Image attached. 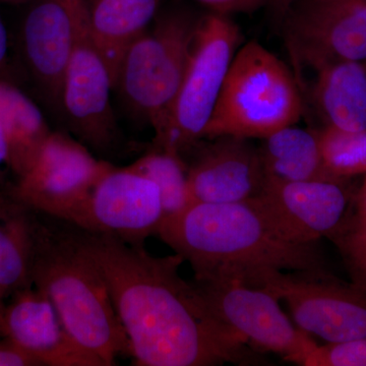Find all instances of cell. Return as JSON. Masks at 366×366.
<instances>
[{
	"mask_svg": "<svg viewBox=\"0 0 366 366\" xmlns=\"http://www.w3.org/2000/svg\"><path fill=\"white\" fill-rule=\"evenodd\" d=\"M255 208L287 239L317 243L333 237L345 223L349 194L343 182L331 180H264Z\"/></svg>",
	"mask_w": 366,
	"mask_h": 366,
	"instance_id": "4fadbf2b",
	"label": "cell"
},
{
	"mask_svg": "<svg viewBox=\"0 0 366 366\" xmlns=\"http://www.w3.org/2000/svg\"><path fill=\"white\" fill-rule=\"evenodd\" d=\"M302 366H366V338L317 345L305 356Z\"/></svg>",
	"mask_w": 366,
	"mask_h": 366,
	"instance_id": "d4e9b609",
	"label": "cell"
},
{
	"mask_svg": "<svg viewBox=\"0 0 366 366\" xmlns=\"http://www.w3.org/2000/svg\"><path fill=\"white\" fill-rule=\"evenodd\" d=\"M199 20L177 9L161 16L127 49L114 89L125 105L162 139L189 62Z\"/></svg>",
	"mask_w": 366,
	"mask_h": 366,
	"instance_id": "5b68a950",
	"label": "cell"
},
{
	"mask_svg": "<svg viewBox=\"0 0 366 366\" xmlns=\"http://www.w3.org/2000/svg\"><path fill=\"white\" fill-rule=\"evenodd\" d=\"M242 34L230 16L211 13L199 21L182 85L157 150L182 156L202 139Z\"/></svg>",
	"mask_w": 366,
	"mask_h": 366,
	"instance_id": "8992f818",
	"label": "cell"
},
{
	"mask_svg": "<svg viewBox=\"0 0 366 366\" xmlns=\"http://www.w3.org/2000/svg\"><path fill=\"white\" fill-rule=\"evenodd\" d=\"M264 289L288 305L295 324L327 343L366 338V288L334 281L330 274L247 269L223 277Z\"/></svg>",
	"mask_w": 366,
	"mask_h": 366,
	"instance_id": "52a82bcc",
	"label": "cell"
},
{
	"mask_svg": "<svg viewBox=\"0 0 366 366\" xmlns=\"http://www.w3.org/2000/svg\"><path fill=\"white\" fill-rule=\"evenodd\" d=\"M86 9L84 0H38L24 21L21 44L26 66L57 109H61L67 66Z\"/></svg>",
	"mask_w": 366,
	"mask_h": 366,
	"instance_id": "5bb4252c",
	"label": "cell"
},
{
	"mask_svg": "<svg viewBox=\"0 0 366 366\" xmlns=\"http://www.w3.org/2000/svg\"><path fill=\"white\" fill-rule=\"evenodd\" d=\"M317 132L322 165L330 179L344 182L366 174V131L325 125Z\"/></svg>",
	"mask_w": 366,
	"mask_h": 366,
	"instance_id": "603a6c76",
	"label": "cell"
},
{
	"mask_svg": "<svg viewBox=\"0 0 366 366\" xmlns=\"http://www.w3.org/2000/svg\"><path fill=\"white\" fill-rule=\"evenodd\" d=\"M4 301H0V336H2V322H4Z\"/></svg>",
	"mask_w": 366,
	"mask_h": 366,
	"instance_id": "4dcf8cb0",
	"label": "cell"
},
{
	"mask_svg": "<svg viewBox=\"0 0 366 366\" xmlns=\"http://www.w3.org/2000/svg\"><path fill=\"white\" fill-rule=\"evenodd\" d=\"M300 81L274 53L257 41L240 46L203 139H264L295 125L303 114Z\"/></svg>",
	"mask_w": 366,
	"mask_h": 366,
	"instance_id": "277c9868",
	"label": "cell"
},
{
	"mask_svg": "<svg viewBox=\"0 0 366 366\" xmlns=\"http://www.w3.org/2000/svg\"><path fill=\"white\" fill-rule=\"evenodd\" d=\"M355 218L366 220V174L355 197Z\"/></svg>",
	"mask_w": 366,
	"mask_h": 366,
	"instance_id": "83f0119b",
	"label": "cell"
},
{
	"mask_svg": "<svg viewBox=\"0 0 366 366\" xmlns=\"http://www.w3.org/2000/svg\"><path fill=\"white\" fill-rule=\"evenodd\" d=\"M39 213L0 189V301L31 287Z\"/></svg>",
	"mask_w": 366,
	"mask_h": 366,
	"instance_id": "ac0fdd59",
	"label": "cell"
},
{
	"mask_svg": "<svg viewBox=\"0 0 366 366\" xmlns=\"http://www.w3.org/2000/svg\"><path fill=\"white\" fill-rule=\"evenodd\" d=\"M4 165L9 167V146H7L6 132H4L1 120H0V187H1L2 180H4L2 166Z\"/></svg>",
	"mask_w": 366,
	"mask_h": 366,
	"instance_id": "f1b7e54d",
	"label": "cell"
},
{
	"mask_svg": "<svg viewBox=\"0 0 366 366\" xmlns=\"http://www.w3.org/2000/svg\"><path fill=\"white\" fill-rule=\"evenodd\" d=\"M162 1L93 0L88 6L91 36L112 74L113 89L125 53L148 30Z\"/></svg>",
	"mask_w": 366,
	"mask_h": 366,
	"instance_id": "e0dca14e",
	"label": "cell"
},
{
	"mask_svg": "<svg viewBox=\"0 0 366 366\" xmlns=\"http://www.w3.org/2000/svg\"><path fill=\"white\" fill-rule=\"evenodd\" d=\"M31 282L51 301L72 338L105 366L114 365L118 356H132L104 278L69 226L52 227L39 217Z\"/></svg>",
	"mask_w": 366,
	"mask_h": 366,
	"instance_id": "3957f363",
	"label": "cell"
},
{
	"mask_svg": "<svg viewBox=\"0 0 366 366\" xmlns=\"http://www.w3.org/2000/svg\"><path fill=\"white\" fill-rule=\"evenodd\" d=\"M282 30L297 66H366V0H280Z\"/></svg>",
	"mask_w": 366,
	"mask_h": 366,
	"instance_id": "ba28073f",
	"label": "cell"
},
{
	"mask_svg": "<svg viewBox=\"0 0 366 366\" xmlns=\"http://www.w3.org/2000/svg\"><path fill=\"white\" fill-rule=\"evenodd\" d=\"M315 72L312 101L325 125L366 131L365 64L337 62Z\"/></svg>",
	"mask_w": 366,
	"mask_h": 366,
	"instance_id": "d6986e66",
	"label": "cell"
},
{
	"mask_svg": "<svg viewBox=\"0 0 366 366\" xmlns=\"http://www.w3.org/2000/svg\"><path fill=\"white\" fill-rule=\"evenodd\" d=\"M9 1L21 2V1H26V0H9Z\"/></svg>",
	"mask_w": 366,
	"mask_h": 366,
	"instance_id": "1f68e13d",
	"label": "cell"
},
{
	"mask_svg": "<svg viewBox=\"0 0 366 366\" xmlns=\"http://www.w3.org/2000/svg\"><path fill=\"white\" fill-rule=\"evenodd\" d=\"M192 283L209 310L250 345L298 365L317 345L310 334L293 326L280 300L264 289L222 277L194 278Z\"/></svg>",
	"mask_w": 366,
	"mask_h": 366,
	"instance_id": "9c48e42d",
	"label": "cell"
},
{
	"mask_svg": "<svg viewBox=\"0 0 366 366\" xmlns=\"http://www.w3.org/2000/svg\"><path fill=\"white\" fill-rule=\"evenodd\" d=\"M157 235L192 264L194 278L262 268L329 274L317 243L287 239L249 201L192 204L164 219Z\"/></svg>",
	"mask_w": 366,
	"mask_h": 366,
	"instance_id": "7a4b0ae2",
	"label": "cell"
},
{
	"mask_svg": "<svg viewBox=\"0 0 366 366\" xmlns=\"http://www.w3.org/2000/svg\"><path fill=\"white\" fill-rule=\"evenodd\" d=\"M212 13L226 14H254L259 9L276 6L280 0H197Z\"/></svg>",
	"mask_w": 366,
	"mask_h": 366,
	"instance_id": "484cf974",
	"label": "cell"
},
{
	"mask_svg": "<svg viewBox=\"0 0 366 366\" xmlns=\"http://www.w3.org/2000/svg\"><path fill=\"white\" fill-rule=\"evenodd\" d=\"M112 90V74L91 36L86 6L67 66L61 110L79 141L100 153L112 151L119 136L110 103Z\"/></svg>",
	"mask_w": 366,
	"mask_h": 366,
	"instance_id": "8fae6325",
	"label": "cell"
},
{
	"mask_svg": "<svg viewBox=\"0 0 366 366\" xmlns=\"http://www.w3.org/2000/svg\"><path fill=\"white\" fill-rule=\"evenodd\" d=\"M0 120L9 146V167L21 177L32 167L51 134L32 101L11 84L0 81Z\"/></svg>",
	"mask_w": 366,
	"mask_h": 366,
	"instance_id": "44dd1931",
	"label": "cell"
},
{
	"mask_svg": "<svg viewBox=\"0 0 366 366\" xmlns=\"http://www.w3.org/2000/svg\"><path fill=\"white\" fill-rule=\"evenodd\" d=\"M127 167L156 183L160 190L164 219L178 215L192 204L187 165L182 156L156 149Z\"/></svg>",
	"mask_w": 366,
	"mask_h": 366,
	"instance_id": "7402d4cb",
	"label": "cell"
},
{
	"mask_svg": "<svg viewBox=\"0 0 366 366\" xmlns=\"http://www.w3.org/2000/svg\"><path fill=\"white\" fill-rule=\"evenodd\" d=\"M331 238L343 254L353 283L366 288V220L354 217Z\"/></svg>",
	"mask_w": 366,
	"mask_h": 366,
	"instance_id": "cb8c5ba5",
	"label": "cell"
},
{
	"mask_svg": "<svg viewBox=\"0 0 366 366\" xmlns=\"http://www.w3.org/2000/svg\"><path fill=\"white\" fill-rule=\"evenodd\" d=\"M39 361L6 338L0 342V366H36Z\"/></svg>",
	"mask_w": 366,
	"mask_h": 366,
	"instance_id": "4316f807",
	"label": "cell"
},
{
	"mask_svg": "<svg viewBox=\"0 0 366 366\" xmlns=\"http://www.w3.org/2000/svg\"><path fill=\"white\" fill-rule=\"evenodd\" d=\"M160 190L155 182L129 167L112 165L94 185L72 225L144 245L163 222ZM67 223V222H66Z\"/></svg>",
	"mask_w": 366,
	"mask_h": 366,
	"instance_id": "7c38bea8",
	"label": "cell"
},
{
	"mask_svg": "<svg viewBox=\"0 0 366 366\" xmlns=\"http://www.w3.org/2000/svg\"><path fill=\"white\" fill-rule=\"evenodd\" d=\"M2 337L49 366H105L72 338L51 301L34 286L21 289L6 305Z\"/></svg>",
	"mask_w": 366,
	"mask_h": 366,
	"instance_id": "2e32d148",
	"label": "cell"
},
{
	"mask_svg": "<svg viewBox=\"0 0 366 366\" xmlns=\"http://www.w3.org/2000/svg\"><path fill=\"white\" fill-rule=\"evenodd\" d=\"M69 224L93 259L139 366H213L262 362L249 343L207 307L192 282L180 276L179 254L156 257L144 245Z\"/></svg>",
	"mask_w": 366,
	"mask_h": 366,
	"instance_id": "6da1fadb",
	"label": "cell"
},
{
	"mask_svg": "<svg viewBox=\"0 0 366 366\" xmlns=\"http://www.w3.org/2000/svg\"><path fill=\"white\" fill-rule=\"evenodd\" d=\"M7 53V33L1 16H0V67L6 60Z\"/></svg>",
	"mask_w": 366,
	"mask_h": 366,
	"instance_id": "f546056e",
	"label": "cell"
},
{
	"mask_svg": "<svg viewBox=\"0 0 366 366\" xmlns=\"http://www.w3.org/2000/svg\"><path fill=\"white\" fill-rule=\"evenodd\" d=\"M209 141L187 167L192 204L242 203L257 197L266 180L259 148L244 137Z\"/></svg>",
	"mask_w": 366,
	"mask_h": 366,
	"instance_id": "9a60e30c",
	"label": "cell"
},
{
	"mask_svg": "<svg viewBox=\"0 0 366 366\" xmlns=\"http://www.w3.org/2000/svg\"><path fill=\"white\" fill-rule=\"evenodd\" d=\"M262 139L259 150L266 179L334 182L324 169L317 131L290 125Z\"/></svg>",
	"mask_w": 366,
	"mask_h": 366,
	"instance_id": "ffe728a7",
	"label": "cell"
},
{
	"mask_svg": "<svg viewBox=\"0 0 366 366\" xmlns=\"http://www.w3.org/2000/svg\"><path fill=\"white\" fill-rule=\"evenodd\" d=\"M110 165L81 142L51 132L32 167L9 189L34 211L69 223Z\"/></svg>",
	"mask_w": 366,
	"mask_h": 366,
	"instance_id": "30bf717a",
	"label": "cell"
}]
</instances>
